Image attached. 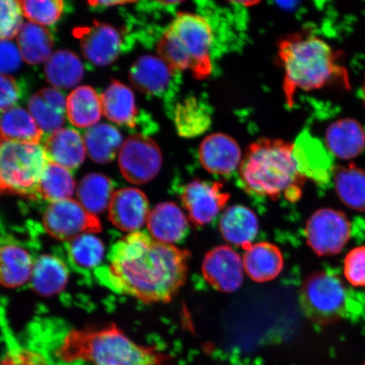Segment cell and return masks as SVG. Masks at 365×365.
I'll use <instances>...</instances> for the list:
<instances>
[{"instance_id":"26","label":"cell","mask_w":365,"mask_h":365,"mask_svg":"<svg viewBox=\"0 0 365 365\" xmlns=\"http://www.w3.org/2000/svg\"><path fill=\"white\" fill-rule=\"evenodd\" d=\"M34 261L21 246L8 244L0 246V285L17 287L30 281Z\"/></svg>"},{"instance_id":"6","label":"cell","mask_w":365,"mask_h":365,"mask_svg":"<svg viewBox=\"0 0 365 365\" xmlns=\"http://www.w3.org/2000/svg\"><path fill=\"white\" fill-rule=\"evenodd\" d=\"M48 162L43 145L16 143L0 136L2 194L36 200L39 182Z\"/></svg>"},{"instance_id":"15","label":"cell","mask_w":365,"mask_h":365,"mask_svg":"<svg viewBox=\"0 0 365 365\" xmlns=\"http://www.w3.org/2000/svg\"><path fill=\"white\" fill-rule=\"evenodd\" d=\"M200 162L205 170L219 175H230L242 161L240 145L231 136L212 134L205 137L199 149Z\"/></svg>"},{"instance_id":"20","label":"cell","mask_w":365,"mask_h":365,"mask_svg":"<svg viewBox=\"0 0 365 365\" xmlns=\"http://www.w3.org/2000/svg\"><path fill=\"white\" fill-rule=\"evenodd\" d=\"M103 113L109 120L131 130L138 126V109L133 91L114 81L101 95Z\"/></svg>"},{"instance_id":"24","label":"cell","mask_w":365,"mask_h":365,"mask_svg":"<svg viewBox=\"0 0 365 365\" xmlns=\"http://www.w3.org/2000/svg\"><path fill=\"white\" fill-rule=\"evenodd\" d=\"M68 279V269L61 258L43 255L34 261L30 284L36 293L43 297L56 294L65 289Z\"/></svg>"},{"instance_id":"33","label":"cell","mask_w":365,"mask_h":365,"mask_svg":"<svg viewBox=\"0 0 365 365\" xmlns=\"http://www.w3.org/2000/svg\"><path fill=\"white\" fill-rule=\"evenodd\" d=\"M76 182L70 170L58 164L48 162L38 185L36 200L49 203L70 199L74 193Z\"/></svg>"},{"instance_id":"4","label":"cell","mask_w":365,"mask_h":365,"mask_svg":"<svg viewBox=\"0 0 365 365\" xmlns=\"http://www.w3.org/2000/svg\"><path fill=\"white\" fill-rule=\"evenodd\" d=\"M278 56L284 70L286 103L290 108L297 91L319 89L336 78L345 80L346 76L330 46L312 34L287 36L278 46Z\"/></svg>"},{"instance_id":"12","label":"cell","mask_w":365,"mask_h":365,"mask_svg":"<svg viewBox=\"0 0 365 365\" xmlns=\"http://www.w3.org/2000/svg\"><path fill=\"white\" fill-rule=\"evenodd\" d=\"M230 197L218 182L200 180L190 182L181 195L190 220L200 226L211 222L225 208Z\"/></svg>"},{"instance_id":"47","label":"cell","mask_w":365,"mask_h":365,"mask_svg":"<svg viewBox=\"0 0 365 365\" xmlns=\"http://www.w3.org/2000/svg\"><path fill=\"white\" fill-rule=\"evenodd\" d=\"M364 365H365V364Z\"/></svg>"},{"instance_id":"11","label":"cell","mask_w":365,"mask_h":365,"mask_svg":"<svg viewBox=\"0 0 365 365\" xmlns=\"http://www.w3.org/2000/svg\"><path fill=\"white\" fill-rule=\"evenodd\" d=\"M73 34L79 39L85 58L95 66L110 65L125 48L120 31L105 23L94 21L91 26L76 27Z\"/></svg>"},{"instance_id":"21","label":"cell","mask_w":365,"mask_h":365,"mask_svg":"<svg viewBox=\"0 0 365 365\" xmlns=\"http://www.w3.org/2000/svg\"><path fill=\"white\" fill-rule=\"evenodd\" d=\"M150 235L163 244L180 241L185 235L188 222L185 213L173 202L158 204L150 212L147 221Z\"/></svg>"},{"instance_id":"19","label":"cell","mask_w":365,"mask_h":365,"mask_svg":"<svg viewBox=\"0 0 365 365\" xmlns=\"http://www.w3.org/2000/svg\"><path fill=\"white\" fill-rule=\"evenodd\" d=\"M43 148L50 162L68 170L80 167L86 158L84 139L78 131L71 128H63L50 135Z\"/></svg>"},{"instance_id":"16","label":"cell","mask_w":365,"mask_h":365,"mask_svg":"<svg viewBox=\"0 0 365 365\" xmlns=\"http://www.w3.org/2000/svg\"><path fill=\"white\" fill-rule=\"evenodd\" d=\"M294 153L302 175L319 184L330 181L334 172L331 155L314 137L304 132L294 145Z\"/></svg>"},{"instance_id":"18","label":"cell","mask_w":365,"mask_h":365,"mask_svg":"<svg viewBox=\"0 0 365 365\" xmlns=\"http://www.w3.org/2000/svg\"><path fill=\"white\" fill-rule=\"evenodd\" d=\"M173 72L160 57L144 56L131 66L130 80L135 88L145 95L159 96L167 90Z\"/></svg>"},{"instance_id":"5","label":"cell","mask_w":365,"mask_h":365,"mask_svg":"<svg viewBox=\"0 0 365 365\" xmlns=\"http://www.w3.org/2000/svg\"><path fill=\"white\" fill-rule=\"evenodd\" d=\"M213 34L204 17L180 12L164 31L157 46L159 57L173 72L190 71L195 79L211 75Z\"/></svg>"},{"instance_id":"43","label":"cell","mask_w":365,"mask_h":365,"mask_svg":"<svg viewBox=\"0 0 365 365\" xmlns=\"http://www.w3.org/2000/svg\"><path fill=\"white\" fill-rule=\"evenodd\" d=\"M135 2L131 1H111V0H108V1H90L88 4L91 9H94V10H103V9H107L108 7L117 6H124V4H129Z\"/></svg>"},{"instance_id":"13","label":"cell","mask_w":365,"mask_h":365,"mask_svg":"<svg viewBox=\"0 0 365 365\" xmlns=\"http://www.w3.org/2000/svg\"><path fill=\"white\" fill-rule=\"evenodd\" d=\"M244 262L227 245L218 246L205 255L202 264L205 279L214 289L226 293L238 290L243 282Z\"/></svg>"},{"instance_id":"28","label":"cell","mask_w":365,"mask_h":365,"mask_svg":"<svg viewBox=\"0 0 365 365\" xmlns=\"http://www.w3.org/2000/svg\"><path fill=\"white\" fill-rule=\"evenodd\" d=\"M66 113L73 125L81 129L93 127L102 117L101 98L91 86H80L68 95Z\"/></svg>"},{"instance_id":"22","label":"cell","mask_w":365,"mask_h":365,"mask_svg":"<svg viewBox=\"0 0 365 365\" xmlns=\"http://www.w3.org/2000/svg\"><path fill=\"white\" fill-rule=\"evenodd\" d=\"M244 267L251 279L264 282L275 279L284 269V257L279 249L262 242L245 249Z\"/></svg>"},{"instance_id":"40","label":"cell","mask_w":365,"mask_h":365,"mask_svg":"<svg viewBox=\"0 0 365 365\" xmlns=\"http://www.w3.org/2000/svg\"><path fill=\"white\" fill-rule=\"evenodd\" d=\"M0 365H49L43 354L29 348L14 345L7 351Z\"/></svg>"},{"instance_id":"17","label":"cell","mask_w":365,"mask_h":365,"mask_svg":"<svg viewBox=\"0 0 365 365\" xmlns=\"http://www.w3.org/2000/svg\"><path fill=\"white\" fill-rule=\"evenodd\" d=\"M29 110L44 134L52 135L65 124L66 101L56 88H43L33 96Z\"/></svg>"},{"instance_id":"7","label":"cell","mask_w":365,"mask_h":365,"mask_svg":"<svg viewBox=\"0 0 365 365\" xmlns=\"http://www.w3.org/2000/svg\"><path fill=\"white\" fill-rule=\"evenodd\" d=\"M299 303L310 321L317 325H330L344 318L348 312V290L336 274L314 272L301 287Z\"/></svg>"},{"instance_id":"35","label":"cell","mask_w":365,"mask_h":365,"mask_svg":"<svg viewBox=\"0 0 365 365\" xmlns=\"http://www.w3.org/2000/svg\"><path fill=\"white\" fill-rule=\"evenodd\" d=\"M66 250L70 262L80 271L99 267L104 255V245L94 235H84L67 242Z\"/></svg>"},{"instance_id":"31","label":"cell","mask_w":365,"mask_h":365,"mask_svg":"<svg viewBox=\"0 0 365 365\" xmlns=\"http://www.w3.org/2000/svg\"><path fill=\"white\" fill-rule=\"evenodd\" d=\"M17 43L23 61L38 65L52 56L53 41L51 34L44 26L33 22L23 25L17 35Z\"/></svg>"},{"instance_id":"45","label":"cell","mask_w":365,"mask_h":365,"mask_svg":"<svg viewBox=\"0 0 365 365\" xmlns=\"http://www.w3.org/2000/svg\"><path fill=\"white\" fill-rule=\"evenodd\" d=\"M363 96H364V102H365V83H364V89H363Z\"/></svg>"},{"instance_id":"30","label":"cell","mask_w":365,"mask_h":365,"mask_svg":"<svg viewBox=\"0 0 365 365\" xmlns=\"http://www.w3.org/2000/svg\"><path fill=\"white\" fill-rule=\"evenodd\" d=\"M84 141L90 158L100 164L112 162L124 144L120 130L108 124L89 128L85 133Z\"/></svg>"},{"instance_id":"29","label":"cell","mask_w":365,"mask_h":365,"mask_svg":"<svg viewBox=\"0 0 365 365\" xmlns=\"http://www.w3.org/2000/svg\"><path fill=\"white\" fill-rule=\"evenodd\" d=\"M45 74L54 88L71 89L83 78L84 67L75 53L58 50L46 61Z\"/></svg>"},{"instance_id":"42","label":"cell","mask_w":365,"mask_h":365,"mask_svg":"<svg viewBox=\"0 0 365 365\" xmlns=\"http://www.w3.org/2000/svg\"><path fill=\"white\" fill-rule=\"evenodd\" d=\"M22 58L16 46L6 40H0V74L15 72L21 65Z\"/></svg>"},{"instance_id":"3","label":"cell","mask_w":365,"mask_h":365,"mask_svg":"<svg viewBox=\"0 0 365 365\" xmlns=\"http://www.w3.org/2000/svg\"><path fill=\"white\" fill-rule=\"evenodd\" d=\"M240 173L249 193L295 202L301 196L305 177L300 172L294 145L277 139H259L242 158Z\"/></svg>"},{"instance_id":"14","label":"cell","mask_w":365,"mask_h":365,"mask_svg":"<svg viewBox=\"0 0 365 365\" xmlns=\"http://www.w3.org/2000/svg\"><path fill=\"white\" fill-rule=\"evenodd\" d=\"M149 202L147 195L136 188L120 189L113 195L108 207V217L118 230L139 231L148 221Z\"/></svg>"},{"instance_id":"27","label":"cell","mask_w":365,"mask_h":365,"mask_svg":"<svg viewBox=\"0 0 365 365\" xmlns=\"http://www.w3.org/2000/svg\"><path fill=\"white\" fill-rule=\"evenodd\" d=\"M43 131L29 112L13 107L0 112V136L3 139L27 144H40Z\"/></svg>"},{"instance_id":"2","label":"cell","mask_w":365,"mask_h":365,"mask_svg":"<svg viewBox=\"0 0 365 365\" xmlns=\"http://www.w3.org/2000/svg\"><path fill=\"white\" fill-rule=\"evenodd\" d=\"M54 356L66 365H170L166 356L137 344L115 324L67 331L57 342Z\"/></svg>"},{"instance_id":"46","label":"cell","mask_w":365,"mask_h":365,"mask_svg":"<svg viewBox=\"0 0 365 365\" xmlns=\"http://www.w3.org/2000/svg\"><path fill=\"white\" fill-rule=\"evenodd\" d=\"M0 194H2L1 182H0Z\"/></svg>"},{"instance_id":"10","label":"cell","mask_w":365,"mask_h":365,"mask_svg":"<svg viewBox=\"0 0 365 365\" xmlns=\"http://www.w3.org/2000/svg\"><path fill=\"white\" fill-rule=\"evenodd\" d=\"M351 223L341 212L322 209L309 219L305 236L310 248L319 255L339 253L351 237Z\"/></svg>"},{"instance_id":"1","label":"cell","mask_w":365,"mask_h":365,"mask_svg":"<svg viewBox=\"0 0 365 365\" xmlns=\"http://www.w3.org/2000/svg\"><path fill=\"white\" fill-rule=\"evenodd\" d=\"M190 253L136 231L113 245L95 276L114 293L145 303L170 302L185 284Z\"/></svg>"},{"instance_id":"34","label":"cell","mask_w":365,"mask_h":365,"mask_svg":"<svg viewBox=\"0 0 365 365\" xmlns=\"http://www.w3.org/2000/svg\"><path fill=\"white\" fill-rule=\"evenodd\" d=\"M333 175L341 202L357 211H365V171L351 164L334 168Z\"/></svg>"},{"instance_id":"32","label":"cell","mask_w":365,"mask_h":365,"mask_svg":"<svg viewBox=\"0 0 365 365\" xmlns=\"http://www.w3.org/2000/svg\"><path fill=\"white\" fill-rule=\"evenodd\" d=\"M113 194V182L101 173H90L85 176L77 189V196L82 207L95 215L108 209Z\"/></svg>"},{"instance_id":"36","label":"cell","mask_w":365,"mask_h":365,"mask_svg":"<svg viewBox=\"0 0 365 365\" xmlns=\"http://www.w3.org/2000/svg\"><path fill=\"white\" fill-rule=\"evenodd\" d=\"M175 121L179 134L184 137L197 136L204 133L211 124V117L197 100L190 98L178 105Z\"/></svg>"},{"instance_id":"25","label":"cell","mask_w":365,"mask_h":365,"mask_svg":"<svg viewBox=\"0 0 365 365\" xmlns=\"http://www.w3.org/2000/svg\"><path fill=\"white\" fill-rule=\"evenodd\" d=\"M259 223L253 211L244 205L227 208L220 221L223 238L231 244L246 249L258 234Z\"/></svg>"},{"instance_id":"39","label":"cell","mask_w":365,"mask_h":365,"mask_svg":"<svg viewBox=\"0 0 365 365\" xmlns=\"http://www.w3.org/2000/svg\"><path fill=\"white\" fill-rule=\"evenodd\" d=\"M344 272L350 284L365 287V246L355 248L346 255Z\"/></svg>"},{"instance_id":"44","label":"cell","mask_w":365,"mask_h":365,"mask_svg":"<svg viewBox=\"0 0 365 365\" xmlns=\"http://www.w3.org/2000/svg\"><path fill=\"white\" fill-rule=\"evenodd\" d=\"M234 3L241 4V6H244L245 7H250L252 6H255V4H257L259 2H257V1H236Z\"/></svg>"},{"instance_id":"23","label":"cell","mask_w":365,"mask_h":365,"mask_svg":"<svg viewBox=\"0 0 365 365\" xmlns=\"http://www.w3.org/2000/svg\"><path fill=\"white\" fill-rule=\"evenodd\" d=\"M326 144L331 155L341 159L359 156L365 148V133L357 121L344 118L332 123L326 132Z\"/></svg>"},{"instance_id":"37","label":"cell","mask_w":365,"mask_h":365,"mask_svg":"<svg viewBox=\"0 0 365 365\" xmlns=\"http://www.w3.org/2000/svg\"><path fill=\"white\" fill-rule=\"evenodd\" d=\"M27 19L39 26H52L62 16L65 3L59 0H34L20 1Z\"/></svg>"},{"instance_id":"41","label":"cell","mask_w":365,"mask_h":365,"mask_svg":"<svg viewBox=\"0 0 365 365\" xmlns=\"http://www.w3.org/2000/svg\"><path fill=\"white\" fill-rule=\"evenodd\" d=\"M24 95L20 82L14 77L0 74V111L15 106Z\"/></svg>"},{"instance_id":"38","label":"cell","mask_w":365,"mask_h":365,"mask_svg":"<svg viewBox=\"0 0 365 365\" xmlns=\"http://www.w3.org/2000/svg\"><path fill=\"white\" fill-rule=\"evenodd\" d=\"M23 11L20 1L0 0V40H10L22 27Z\"/></svg>"},{"instance_id":"8","label":"cell","mask_w":365,"mask_h":365,"mask_svg":"<svg viewBox=\"0 0 365 365\" xmlns=\"http://www.w3.org/2000/svg\"><path fill=\"white\" fill-rule=\"evenodd\" d=\"M43 222L50 236L66 242L81 235L98 234L102 230L97 215L82 207L78 200L71 198L50 203L44 212Z\"/></svg>"},{"instance_id":"9","label":"cell","mask_w":365,"mask_h":365,"mask_svg":"<svg viewBox=\"0 0 365 365\" xmlns=\"http://www.w3.org/2000/svg\"><path fill=\"white\" fill-rule=\"evenodd\" d=\"M162 164L161 150L150 137L135 134L123 144L118 165L123 176L132 184H147L158 175Z\"/></svg>"}]
</instances>
